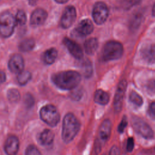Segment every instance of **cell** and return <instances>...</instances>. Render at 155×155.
Segmentation results:
<instances>
[{"mask_svg":"<svg viewBox=\"0 0 155 155\" xmlns=\"http://www.w3.org/2000/svg\"><path fill=\"white\" fill-rule=\"evenodd\" d=\"M80 74L75 71H61L52 75L51 80L54 85L62 90H69L76 88L81 81Z\"/></svg>","mask_w":155,"mask_h":155,"instance_id":"cell-1","label":"cell"},{"mask_svg":"<svg viewBox=\"0 0 155 155\" xmlns=\"http://www.w3.org/2000/svg\"><path fill=\"white\" fill-rule=\"evenodd\" d=\"M80 129V123L77 117L71 113L66 114L64 117L62 129L63 141L70 143L73 140Z\"/></svg>","mask_w":155,"mask_h":155,"instance_id":"cell-2","label":"cell"},{"mask_svg":"<svg viewBox=\"0 0 155 155\" xmlns=\"http://www.w3.org/2000/svg\"><path fill=\"white\" fill-rule=\"evenodd\" d=\"M124 52L122 45L117 41H109L104 46L102 50V58L105 61L120 58Z\"/></svg>","mask_w":155,"mask_h":155,"instance_id":"cell-3","label":"cell"},{"mask_svg":"<svg viewBox=\"0 0 155 155\" xmlns=\"http://www.w3.org/2000/svg\"><path fill=\"white\" fill-rule=\"evenodd\" d=\"M14 16L8 12L0 15V35L5 38L10 37L14 32L16 26Z\"/></svg>","mask_w":155,"mask_h":155,"instance_id":"cell-4","label":"cell"},{"mask_svg":"<svg viewBox=\"0 0 155 155\" xmlns=\"http://www.w3.org/2000/svg\"><path fill=\"white\" fill-rule=\"evenodd\" d=\"M40 117L42 121L50 127H55L60 120V114L56 107L48 104L43 106L39 111Z\"/></svg>","mask_w":155,"mask_h":155,"instance_id":"cell-5","label":"cell"},{"mask_svg":"<svg viewBox=\"0 0 155 155\" xmlns=\"http://www.w3.org/2000/svg\"><path fill=\"white\" fill-rule=\"evenodd\" d=\"M131 125L134 131L145 139H151L153 137V130L151 127L140 117L133 116L131 119Z\"/></svg>","mask_w":155,"mask_h":155,"instance_id":"cell-6","label":"cell"},{"mask_svg":"<svg viewBox=\"0 0 155 155\" xmlns=\"http://www.w3.org/2000/svg\"><path fill=\"white\" fill-rule=\"evenodd\" d=\"M92 15L96 24L100 25L104 23L108 16V8L107 5L102 2H96L94 5Z\"/></svg>","mask_w":155,"mask_h":155,"instance_id":"cell-7","label":"cell"},{"mask_svg":"<svg viewBox=\"0 0 155 155\" xmlns=\"http://www.w3.org/2000/svg\"><path fill=\"white\" fill-rule=\"evenodd\" d=\"M127 87V82L125 80L121 81L117 88L113 101L114 110L116 112H120L122 108L123 100Z\"/></svg>","mask_w":155,"mask_h":155,"instance_id":"cell-8","label":"cell"},{"mask_svg":"<svg viewBox=\"0 0 155 155\" xmlns=\"http://www.w3.org/2000/svg\"><path fill=\"white\" fill-rule=\"evenodd\" d=\"M76 18V11L73 6H67L64 10L61 25L63 28H68L72 25Z\"/></svg>","mask_w":155,"mask_h":155,"instance_id":"cell-9","label":"cell"},{"mask_svg":"<svg viewBox=\"0 0 155 155\" xmlns=\"http://www.w3.org/2000/svg\"><path fill=\"white\" fill-rule=\"evenodd\" d=\"M111 132V123L109 119H105L101 124L98 132L99 146L105 143L109 139Z\"/></svg>","mask_w":155,"mask_h":155,"instance_id":"cell-10","label":"cell"},{"mask_svg":"<svg viewBox=\"0 0 155 155\" xmlns=\"http://www.w3.org/2000/svg\"><path fill=\"white\" fill-rule=\"evenodd\" d=\"M8 67L13 73L18 74L24 70V60L19 54H15L11 56L8 61Z\"/></svg>","mask_w":155,"mask_h":155,"instance_id":"cell-11","label":"cell"},{"mask_svg":"<svg viewBox=\"0 0 155 155\" xmlns=\"http://www.w3.org/2000/svg\"><path fill=\"white\" fill-rule=\"evenodd\" d=\"M48 16L47 12L42 8L35 9L31 13L30 19V25L33 27H38L42 25Z\"/></svg>","mask_w":155,"mask_h":155,"instance_id":"cell-12","label":"cell"},{"mask_svg":"<svg viewBox=\"0 0 155 155\" xmlns=\"http://www.w3.org/2000/svg\"><path fill=\"white\" fill-rule=\"evenodd\" d=\"M63 43L73 56L78 59L82 58L83 51L82 48L76 42L68 38H64L63 39Z\"/></svg>","mask_w":155,"mask_h":155,"instance_id":"cell-13","label":"cell"},{"mask_svg":"<svg viewBox=\"0 0 155 155\" xmlns=\"http://www.w3.org/2000/svg\"><path fill=\"white\" fill-rule=\"evenodd\" d=\"M19 148V141L15 136H10L5 140L4 151L7 155H16Z\"/></svg>","mask_w":155,"mask_h":155,"instance_id":"cell-14","label":"cell"},{"mask_svg":"<svg viewBox=\"0 0 155 155\" xmlns=\"http://www.w3.org/2000/svg\"><path fill=\"white\" fill-rule=\"evenodd\" d=\"M93 24L90 19H85L81 21L78 25L76 31L81 36H87L92 33Z\"/></svg>","mask_w":155,"mask_h":155,"instance_id":"cell-15","label":"cell"},{"mask_svg":"<svg viewBox=\"0 0 155 155\" xmlns=\"http://www.w3.org/2000/svg\"><path fill=\"white\" fill-rule=\"evenodd\" d=\"M143 59L149 63L155 62V44H148L141 50Z\"/></svg>","mask_w":155,"mask_h":155,"instance_id":"cell-16","label":"cell"},{"mask_svg":"<svg viewBox=\"0 0 155 155\" xmlns=\"http://www.w3.org/2000/svg\"><path fill=\"white\" fill-rule=\"evenodd\" d=\"M54 137V133L51 130L45 129L39 134V142L44 146H49L53 142Z\"/></svg>","mask_w":155,"mask_h":155,"instance_id":"cell-17","label":"cell"},{"mask_svg":"<svg viewBox=\"0 0 155 155\" xmlns=\"http://www.w3.org/2000/svg\"><path fill=\"white\" fill-rule=\"evenodd\" d=\"M58 56V51L54 48L47 50L42 55L43 62L47 65H50L54 62Z\"/></svg>","mask_w":155,"mask_h":155,"instance_id":"cell-18","label":"cell"},{"mask_svg":"<svg viewBox=\"0 0 155 155\" xmlns=\"http://www.w3.org/2000/svg\"><path fill=\"white\" fill-rule=\"evenodd\" d=\"M110 99L108 94L102 90H97L94 95V101L96 103L100 105H106Z\"/></svg>","mask_w":155,"mask_h":155,"instance_id":"cell-19","label":"cell"},{"mask_svg":"<svg viewBox=\"0 0 155 155\" xmlns=\"http://www.w3.org/2000/svg\"><path fill=\"white\" fill-rule=\"evenodd\" d=\"M98 47V41L97 39L91 38L86 40L84 43V48L87 54H93L95 53Z\"/></svg>","mask_w":155,"mask_h":155,"instance_id":"cell-20","label":"cell"},{"mask_svg":"<svg viewBox=\"0 0 155 155\" xmlns=\"http://www.w3.org/2000/svg\"><path fill=\"white\" fill-rule=\"evenodd\" d=\"M35 46V41L31 38H27L22 40L19 44V49L22 52L31 51Z\"/></svg>","mask_w":155,"mask_h":155,"instance_id":"cell-21","label":"cell"},{"mask_svg":"<svg viewBox=\"0 0 155 155\" xmlns=\"http://www.w3.org/2000/svg\"><path fill=\"white\" fill-rule=\"evenodd\" d=\"M31 78V74L27 70H23L17 76V82L20 85H25Z\"/></svg>","mask_w":155,"mask_h":155,"instance_id":"cell-22","label":"cell"},{"mask_svg":"<svg viewBox=\"0 0 155 155\" xmlns=\"http://www.w3.org/2000/svg\"><path fill=\"white\" fill-rule=\"evenodd\" d=\"M7 98L10 102L15 103L20 99V93L16 88H10L7 91Z\"/></svg>","mask_w":155,"mask_h":155,"instance_id":"cell-23","label":"cell"},{"mask_svg":"<svg viewBox=\"0 0 155 155\" xmlns=\"http://www.w3.org/2000/svg\"><path fill=\"white\" fill-rule=\"evenodd\" d=\"M15 18L16 24L20 26L24 25L27 22V15L22 10L18 11Z\"/></svg>","mask_w":155,"mask_h":155,"instance_id":"cell-24","label":"cell"},{"mask_svg":"<svg viewBox=\"0 0 155 155\" xmlns=\"http://www.w3.org/2000/svg\"><path fill=\"white\" fill-rule=\"evenodd\" d=\"M129 99H130V101L133 104H134L137 107L141 106L143 104V99L142 97L134 91H133L130 93Z\"/></svg>","mask_w":155,"mask_h":155,"instance_id":"cell-25","label":"cell"},{"mask_svg":"<svg viewBox=\"0 0 155 155\" xmlns=\"http://www.w3.org/2000/svg\"><path fill=\"white\" fill-rule=\"evenodd\" d=\"M24 104L27 108H31L35 104V99L33 96L30 93L25 94L24 97Z\"/></svg>","mask_w":155,"mask_h":155,"instance_id":"cell-26","label":"cell"},{"mask_svg":"<svg viewBox=\"0 0 155 155\" xmlns=\"http://www.w3.org/2000/svg\"><path fill=\"white\" fill-rule=\"evenodd\" d=\"M117 1L124 8H128L137 4L140 0H117Z\"/></svg>","mask_w":155,"mask_h":155,"instance_id":"cell-27","label":"cell"},{"mask_svg":"<svg viewBox=\"0 0 155 155\" xmlns=\"http://www.w3.org/2000/svg\"><path fill=\"white\" fill-rule=\"evenodd\" d=\"M25 154V155H42L38 148L33 145H30L27 147Z\"/></svg>","mask_w":155,"mask_h":155,"instance_id":"cell-28","label":"cell"},{"mask_svg":"<svg viewBox=\"0 0 155 155\" xmlns=\"http://www.w3.org/2000/svg\"><path fill=\"white\" fill-rule=\"evenodd\" d=\"M127 119L126 118L125 116L123 117L122 120L120 121L119 125H118V128H117V130H118V132L120 133H122L124 131L125 128L127 127Z\"/></svg>","mask_w":155,"mask_h":155,"instance_id":"cell-29","label":"cell"},{"mask_svg":"<svg viewBox=\"0 0 155 155\" xmlns=\"http://www.w3.org/2000/svg\"><path fill=\"white\" fill-rule=\"evenodd\" d=\"M148 114L152 119L155 120V101L150 104L148 108Z\"/></svg>","mask_w":155,"mask_h":155,"instance_id":"cell-30","label":"cell"},{"mask_svg":"<svg viewBox=\"0 0 155 155\" xmlns=\"http://www.w3.org/2000/svg\"><path fill=\"white\" fill-rule=\"evenodd\" d=\"M147 90L151 93H155V80H150L147 84Z\"/></svg>","mask_w":155,"mask_h":155,"instance_id":"cell-31","label":"cell"},{"mask_svg":"<svg viewBox=\"0 0 155 155\" xmlns=\"http://www.w3.org/2000/svg\"><path fill=\"white\" fill-rule=\"evenodd\" d=\"M134 139L133 137H129L127 139V150L128 152H131L134 148Z\"/></svg>","mask_w":155,"mask_h":155,"instance_id":"cell-32","label":"cell"},{"mask_svg":"<svg viewBox=\"0 0 155 155\" xmlns=\"http://www.w3.org/2000/svg\"><path fill=\"white\" fill-rule=\"evenodd\" d=\"M108 155H120V150L117 146L113 145L109 151Z\"/></svg>","mask_w":155,"mask_h":155,"instance_id":"cell-33","label":"cell"},{"mask_svg":"<svg viewBox=\"0 0 155 155\" xmlns=\"http://www.w3.org/2000/svg\"><path fill=\"white\" fill-rule=\"evenodd\" d=\"M6 80V75L5 73L3 71L0 70V85L3 84Z\"/></svg>","mask_w":155,"mask_h":155,"instance_id":"cell-34","label":"cell"},{"mask_svg":"<svg viewBox=\"0 0 155 155\" xmlns=\"http://www.w3.org/2000/svg\"><path fill=\"white\" fill-rule=\"evenodd\" d=\"M38 0H28V4L31 6H35L37 4Z\"/></svg>","mask_w":155,"mask_h":155,"instance_id":"cell-35","label":"cell"},{"mask_svg":"<svg viewBox=\"0 0 155 155\" xmlns=\"http://www.w3.org/2000/svg\"><path fill=\"white\" fill-rule=\"evenodd\" d=\"M57 3L59 4H64L65 2H67L68 0H54Z\"/></svg>","mask_w":155,"mask_h":155,"instance_id":"cell-36","label":"cell"},{"mask_svg":"<svg viewBox=\"0 0 155 155\" xmlns=\"http://www.w3.org/2000/svg\"><path fill=\"white\" fill-rule=\"evenodd\" d=\"M152 14L154 16H155V4H154L153 5V10H152Z\"/></svg>","mask_w":155,"mask_h":155,"instance_id":"cell-37","label":"cell"},{"mask_svg":"<svg viewBox=\"0 0 155 155\" xmlns=\"http://www.w3.org/2000/svg\"><path fill=\"white\" fill-rule=\"evenodd\" d=\"M103 155H105V154H103Z\"/></svg>","mask_w":155,"mask_h":155,"instance_id":"cell-38","label":"cell"}]
</instances>
